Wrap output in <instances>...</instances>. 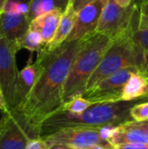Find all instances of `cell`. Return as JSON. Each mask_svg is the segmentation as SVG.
Wrapping results in <instances>:
<instances>
[{
	"label": "cell",
	"mask_w": 148,
	"mask_h": 149,
	"mask_svg": "<svg viewBox=\"0 0 148 149\" xmlns=\"http://www.w3.org/2000/svg\"><path fill=\"white\" fill-rule=\"evenodd\" d=\"M86 39L65 41L52 51L42 47L38 52L36 81L24 100L16 108L38 129L44 119L62 108L65 83L73 59Z\"/></svg>",
	"instance_id": "cell-1"
},
{
	"label": "cell",
	"mask_w": 148,
	"mask_h": 149,
	"mask_svg": "<svg viewBox=\"0 0 148 149\" xmlns=\"http://www.w3.org/2000/svg\"><path fill=\"white\" fill-rule=\"evenodd\" d=\"M143 98L131 101L95 103L81 113H72L59 109L44 119L39 125V135L43 139L58 130L72 127L100 128L106 126H120L132 121L131 108Z\"/></svg>",
	"instance_id": "cell-2"
},
{
	"label": "cell",
	"mask_w": 148,
	"mask_h": 149,
	"mask_svg": "<svg viewBox=\"0 0 148 149\" xmlns=\"http://www.w3.org/2000/svg\"><path fill=\"white\" fill-rule=\"evenodd\" d=\"M112 39L103 34L95 33L88 38L77 53L64 86V103L72 98L82 95L86 83L100 63L111 45Z\"/></svg>",
	"instance_id": "cell-3"
},
{
	"label": "cell",
	"mask_w": 148,
	"mask_h": 149,
	"mask_svg": "<svg viewBox=\"0 0 148 149\" xmlns=\"http://www.w3.org/2000/svg\"><path fill=\"white\" fill-rule=\"evenodd\" d=\"M136 30L138 27H133L126 33L112 39L100 63L89 78L85 92L92 88L103 79L123 68L135 66L139 69L143 52L133 40V34Z\"/></svg>",
	"instance_id": "cell-4"
},
{
	"label": "cell",
	"mask_w": 148,
	"mask_h": 149,
	"mask_svg": "<svg viewBox=\"0 0 148 149\" xmlns=\"http://www.w3.org/2000/svg\"><path fill=\"white\" fill-rule=\"evenodd\" d=\"M138 6L136 0H133L127 7L119 5L114 0H107L102 9L95 33L103 34L113 39L133 27H138Z\"/></svg>",
	"instance_id": "cell-5"
},
{
	"label": "cell",
	"mask_w": 148,
	"mask_h": 149,
	"mask_svg": "<svg viewBox=\"0 0 148 149\" xmlns=\"http://www.w3.org/2000/svg\"><path fill=\"white\" fill-rule=\"evenodd\" d=\"M4 123L0 130V149H25L29 141L40 138L39 129L17 109L3 113Z\"/></svg>",
	"instance_id": "cell-6"
},
{
	"label": "cell",
	"mask_w": 148,
	"mask_h": 149,
	"mask_svg": "<svg viewBox=\"0 0 148 149\" xmlns=\"http://www.w3.org/2000/svg\"><path fill=\"white\" fill-rule=\"evenodd\" d=\"M136 72L139 69L135 66L123 68L100 80L92 88L84 92L82 96L93 104L120 101L126 83Z\"/></svg>",
	"instance_id": "cell-7"
},
{
	"label": "cell",
	"mask_w": 148,
	"mask_h": 149,
	"mask_svg": "<svg viewBox=\"0 0 148 149\" xmlns=\"http://www.w3.org/2000/svg\"><path fill=\"white\" fill-rule=\"evenodd\" d=\"M43 141L48 149L54 146H64L75 149H86L96 145H110L100 137L99 128H65L43 138Z\"/></svg>",
	"instance_id": "cell-8"
},
{
	"label": "cell",
	"mask_w": 148,
	"mask_h": 149,
	"mask_svg": "<svg viewBox=\"0 0 148 149\" xmlns=\"http://www.w3.org/2000/svg\"><path fill=\"white\" fill-rule=\"evenodd\" d=\"M17 45L6 38H0V86L10 109L14 108V94L19 71L16 63Z\"/></svg>",
	"instance_id": "cell-9"
},
{
	"label": "cell",
	"mask_w": 148,
	"mask_h": 149,
	"mask_svg": "<svg viewBox=\"0 0 148 149\" xmlns=\"http://www.w3.org/2000/svg\"><path fill=\"white\" fill-rule=\"evenodd\" d=\"M107 0H96L76 12L75 21L66 42L84 40L95 34L102 9Z\"/></svg>",
	"instance_id": "cell-10"
},
{
	"label": "cell",
	"mask_w": 148,
	"mask_h": 149,
	"mask_svg": "<svg viewBox=\"0 0 148 149\" xmlns=\"http://www.w3.org/2000/svg\"><path fill=\"white\" fill-rule=\"evenodd\" d=\"M30 20L27 15L2 11L0 13V38L17 43L28 31Z\"/></svg>",
	"instance_id": "cell-11"
},
{
	"label": "cell",
	"mask_w": 148,
	"mask_h": 149,
	"mask_svg": "<svg viewBox=\"0 0 148 149\" xmlns=\"http://www.w3.org/2000/svg\"><path fill=\"white\" fill-rule=\"evenodd\" d=\"M108 143L113 147L120 144L148 145V135L128 122L115 127Z\"/></svg>",
	"instance_id": "cell-12"
},
{
	"label": "cell",
	"mask_w": 148,
	"mask_h": 149,
	"mask_svg": "<svg viewBox=\"0 0 148 149\" xmlns=\"http://www.w3.org/2000/svg\"><path fill=\"white\" fill-rule=\"evenodd\" d=\"M61 15L62 13L60 11H51L43 14L30 22L29 29L39 32L44 47L52 40L58 29Z\"/></svg>",
	"instance_id": "cell-13"
},
{
	"label": "cell",
	"mask_w": 148,
	"mask_h": 149,
	"mask_svg": "<svg viewBox=\"0 0 148 149\" xmlns=\"http://www.w3.org/2000/svg\"><path fill=\"white\" fill-rule=\"evenodd\" d=\"M38 75V65L35 63L28 64L19 71L18 79L14 94V108L18 107L26 98L34 86Z\"/></svg>",
	"instance_id": "cell-14"
},
{
	"label": "cell",
	"mask_w": 148,
	"mask_h": 149,
	"mask_svg": "<svg viewBox=\"0 0 148 149\" xmlns=\"http://www.w3.org/2000/svg\"><path fill=\"white\" fill-rule=\"evenodd\" d=\"M76 17V11L74 10L72 1H70L66 10L62 13L59 20V24L58 26V29L56 31V33L51 41L50 44H48L46 46H44L45 49L48 51H52L61 45L69 36L70 32L72 30L74 21Z\"/></svg>",
	"instance_id": "cell-15"
},
{
	"label": "cell",
	"mask_w": 148,
	"mask_h": 149,
	"mask_svg": "<svg viewBox=\"0 0 148 149\" xmlns=\"http://www.w3.org/2000/svg\"><path fill=\"white\" fill-rule=\"evenodd\" d=\"M148 93V82L146 78L140 73V72H133L127 82L126 83L121 100L131 101L144 97Z\"/></svg>",
	"instance_id": "cell-16"
},
{
	"label": "cell",
	"mask_w": 148,
	"mask_h": 149,
	"mask_svg": "<svg viewBox=\"0 0 148 149\" xmlns=\"http://www.w3.org/2000/svg\"><path fill=\"white\" fill-rule=\"evenodd\" d=\"M71 0H31L29 3V11L27 13L28 19L30 22L48 12L51 11H60L63 13Z\"/></svg>",
	"instance_id": "cell-17"
},
{
	"label": "cell",
	"mask_w": 148,
	"mask_h": 149,
	"mask_svg": "<svg viewBox=\"0 0 148 149\" xmlns=\"http://www.w3.org/2000/svg\"><path fill=\"white\" fill-rule=\"evenodd\" d=\"M18 51L20 49H26L31 52H38L42 47H44V44L42 41V38L38 31L34 30H28L25 35L16 43Z\"/></svg>",
	"instance_id": "cell-18"
},
{
	"label": "cell",
	"mask_w": 148,
	"mask_h": 149,
	"mask_svg": "<svg viewBox=\"0 0 148 149\" xmlns=\"http://www.w3.org/2000/svg\"><path fill=\"white\" fill-rule=\"evenodd\" d=\"M92 104L93 103L85 99L82 95H78L64 103L61 109L66 110L72 113H81L89 108Z\"/></svg>",
	"instance_id": "cell-19"
},
{
	"label": "cell",
	"mask_w": 148,
	"mask_h": 149,
	"mask_svg": "<svg viewBox=\"0 0 148 149\" xmlns=\"http://www.w3.org/2000/svg\"><path fill=\"white\" fill-rule=\"evenodd\" d=\"M130 115L133 121L145 122L148 120V101L135 104L130 110Z\"/></svg>",
	"instance_id": "cell-20"
},
{
	"label": "cell",
	"mask_w": 148,
	"mask_h": 149,
	"mask_svg": "<svg viewBox=\"0 0 148 149\" xmlns=\"http://www.w3.org/2000/svg\"><path fill=\"white\" fill-rule=\"evenodd\" d=\"M133 40L142 52L148 51V29L136 30L133 34Z\"/></svg>",
	"instance_id": "cell-21"
},
{
	"label": "cell",
	"mask_w": 148,
	"mask_h": 149,
	"mask_svg": "<svg viewBox=\"0 0 148 149\" xmlns=\"http://www.w3.org/2000/svg\"><path fill=\"white\" fill-rule=\"evenodd\" d=\"M3 12L15 13V14H24L27 15L29 11V5L24 3L7 1L3 8Z\"/></svg>",
	"instance_id": "cell-22"
},
{
	"label": "cell",
	"mask_w": 148,
	"mask_h": 149,
	"mask_svg": "<svg viewBox=\"0 0 148 149\" xmlns=\"http://www.w3.org/2000/svg\"><path fill=\"white\" fill-rule=\"evenodd\" d=\"M148 29V2H142L139 7L138 30Z\"/></svg>",
	"instance_id": "cell-23"
},
{
	"label": "cell",
	"mask_w": 148,
	"mask_h": 149,
	"mask_svg": "<svg viewBox=\"0 0 148 149\" xmlns=\"http://www.w3.org/2000/svg\"><path fill=\"white\" fill-rule=\"evenodd\" d=\"M139 72L141 75H143L148 82V51L143 52L140 65L139 66Z\"/></svg>",
	"instance_id": "cell-24"
},
{
	"label": "cell",
	"mask_w": 148,
	"mask_h": 149,
	"mask_svg": "<svg viewBox=\"0 0 148 149\" xmlns=\"http://www.w3.org/2000/svg\"><path fill=\"white\" fill-rule=\"evenodd\" d=\"M25 149H48L45 146L43 139L41 138H37V139H32L29 141V142L26 145Z\"/></svg>",
	"instance_id": "cell-25"
},
{
	"label": "cell",
	"mask_w": 148,
	"mask_h": 149,
	"mask_svg": "<svg viewBox=\"0 0 148 149\" xmlns=\"http://www.w3.org/2000/svg\"><path fill=\"white\" fill-rule=\"evenodd\" d=\"M113 149H148V145H135V144H120L113 146Z\"/></svg>",
	"instance_id": "cell-26"
},
{
	"label": "cell",
	"mask_w": 148,
	"mask_h": 149,
	"mask_svg": "<svg viewBox=\"0 0 148 149\" xmlns=\"http://www.w3.org/2000/svg\"><path fill=\"white\" fill-rule=\"evenodd\" d=\"M94 1H96V0H72V7H73L74 10L77 12L79 9H81L85 5H86V4H88L90 3H92Z\"/></svg>",
	"instance_id": "cell-27"
},
{
	"label": "cell",
	"mask_w": 148,
	"mask_h": 149,
	"mask_svg": "<svg viewBox=\"0 0 148 149\" xmlns=\"http://www.w3.org/2000/svg\"><path fill=\"white\" fill-rule=\"evenodd\" d=\"M130 125L137 127V128H140V130L144 131L148 135V122H135V121H129L128 122Z\"/></svg>",
	"instance_id": "cell-28"
},
{
	"label": "cell",
	"mask_w": 148,
	"mask_h": 149,
	"mask_svg": "<svg viewBox=\"0 0 148 149\" xmlns=\"http://www.w3.org/2000/svg\"><path fill=\"white\" fill-rule=\"evenodd\" d=\"M0 110H2L3 112V113L9 111V108H8L7 104L5 102L3 92H2V89H1V86H0Z\"/></svg>",
	"instance_id": "cell-29"
},
{
	"label": "cell",
	"mask_w": 148,
	"mask_h": 149,
	"mask_svg": "<svg viewBox=\"0 0 148 149\" xmlns=\"http://www.w3.org/2000/svg\"><path fill=\"white\" fill-rule=\"evenodd\" d=\"M119 5L122 6V7H127L128 5H130V3L133 2V0H114Z\"/></svg>",
	"instance_id": "cell-30"
},
{
	"label": "cell",
	"mask_w": 148,
	"mask_h": 149,
	"mask_svg": "<svg viewBox=\"0 0 148 149\" xmlns=\"http://www.w3.org/2000/svg\"><path fill=\"white\" fill-rule=\"evenodd\" d=\"M86 149H113L111 145L109 146H100V145H96V146H92L89 148Z\"/></svg>",
	"instance_id": "cell-31"
},
{
	"label": "cell",
	"mask_w": 148,
	"mask_h": 149,
	"mask_svg": "<svg viewBox=\"0 0 148 149\" xmlns=\"http://www.w3.org/2000/svg\"><path fill=\"white\" fill-rule=\"evenodd\" d=\"M49 149H75V148H68V147H64V146H54V147H51V148H49Z\"/></svg>",
	"instance_id": "cell-32"
},
{
	"label": "cell",
	"mask_w": 148,
	"mask_h": 149,
	"mask_svg": "<svg viewBox=\"0 0 148 149\" xmlns=\"http://www.w3.org/2000/svg\"><path fill=\"white\" fill-rule=\"evenodd\" d=\"M6 2H7V0H0V13L2 12L3 8V6H4Z\"/></svg>",
	"instance_id": "cell-33"
},
{
	"label": "cell",
	"mask_w": 148,
	"mask_h": 149,
	"mask_svg": "<svg viewBox=\"0 0 148 149\" xmlns=\"http://www.w3.org/2000/svg\"><path fill=\"white\" fill-rule=\"evenodd\" d=\"M7 1H12V2H20V3H27V4H29V3H30L31 0H7Z\"/></svg>",
	"instance_id": "cell-34"
},
{
	"label": "cell",
	"mask_w": 148,
	"mask_h": 149,
	"mask_svg": "<svg viewBox=\"0 0 148 149\" xmlns=\"http://www.w3.org/2000/svg\"><path fill=\"white\" fill-rule=\"evenodd\" d=\"M3 123H4V118H3V116H2L0 118V130L2 129V127L3 126Z\"/></svg>",
	"instance_id": "cell-35"
},
{
	"label": "cell",
	"mask_w": 148,
	"mask_h": 149,
	"mask_svg": "<svg viewBox=\"0 0 148 149\" xmlns=\"http://www.w3.org/2000/svg\"><path fill=\"white\" fill-rule=\"evenodd\" d=\"M143 98V100H144V101H148V93L147 95H145L144 97H142Z\"/></svg>",
	"instance_id": "cell-36"
},
{
	"label": "cell",
	"mask_w": 148,
	"mask_h": 149,
	"mask_svg": "<svg viewBox=\"0 0 148 149\" xmlns=\"http://www.w3.org/2000/svg\"><path fill=\"white\" fill-rule=\"evenodd\" d=\"M140 1H141V3L142 2H148V0H140Z\"/></svg>",
	"instance_id": "cell-37"
},
{
	"label": "cell",
	"mask_w": 148,
	"mask_h": 149,
	"mask_svg": "<svg viewBox=\"0 0 148 149\" xmlns=\"http://www.w3.org/2000/svg\"><path fill=\"white\" fill-rule=\"evenodd\" d=\"M145 122H148V120H147V121H145Z\"/></svg>",
	"instance_id": "cell-38"
},
{
	"label": "cell",
	"mask_w": 148,
	"mask_h": 149,
	"mask_svg": "<svg viewBox=\"0 0 148 149\" xmlns=\"http://www.w3.org/2000/svg\"></svg>",
	"instance_id": "cell-39"
}]
</instances>
